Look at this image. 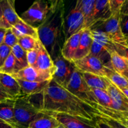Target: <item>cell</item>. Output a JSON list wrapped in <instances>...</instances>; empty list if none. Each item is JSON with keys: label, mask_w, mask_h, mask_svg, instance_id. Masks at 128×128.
<instances>
[{"label": "cell", "mask_w": 128, "mask_h": 128, "mask_svg": "<svg viewBox=\"0 0 128 128\" xmlns=\"http://www.w3.org/2000/svg\"><path fill=\"white\" fill-rule=\"evenodd\" d=\"M40 95L39 110L44 113H64L95 122L99 111L56 84L51 80Z\"/></svg>", "instance_id": "1"}, {"label": "cell", "mask_w": 128, "mask_h": 128, "mask_svg": "<svg viewBox=\"0 0 128 128\" xmlns=\"http://www.w3.org/2000/svg\"><path fill=\"white\" fill-rule=\"evenodd\" d=\"M64 12L63 1H50V11L46 18L36 28L39 40L52 61L61 54L65 41L63 32Z\"/></svg>", "instance_id": "2"}, {"label": "cell", "mask_w": 128, "mask_h": 128, "mask_svg": "<svg viewBox=\"0 0 128 128\" xmlns=\"http://www.w3.org/2000/svg\"><path fill=\"white\" fill-rule=\"evenodd\" d=\"M120 12L112 14L110 18L104 22H96L90 29L105 32L116 45L118 53L128 58V36L121 30Z\"/></svg>", "instance_id": "3"}, {"label": "cell", "mask_w": 128, "mask_h": 128, "mask_svg": "<svg viewBox=\"0 0 128 128\" xmlns=\"http://www.w3.org/2000/svg\"><path fill=\"white\" fill-rule=\"evenodd\" d=\"M42 112L31 100V96L21 94L14 98V115L16 128H28Z\"/></svg>", "instance_id": "4"}, {"label": "cell", "mask_w": 128, "mask_h": 128, "mask_svg": "<svg viewBox=\"0 0 128 128\" xmlns=\"http://www.w3.org/2000/svg\"><path fill=\"white\" fill-rule=\"evenodd\" d=\"M65 89L98 111L100 104L98 102L92 90L88 86L83 80L81 72L78 71L76 68Z\"/></svg>", "instance_id": "5"}, {"label": "cell", "mask_w": 128, "mask_h": 128, "mask_svg": "<svg viewBox=\"0 0 128 128\" xmlns=\"http://www.w3.org/2000/svg\"><path fill=\"white\" fill-rule=\"evenodd\" d=\"M50 8V1H36L26 11L21 14L20 18L30 25L35 23L41 24L46 18Z\"/></svg>", "instance_id": "6"}, {"label": "cell", "mask_w": 128, "mask_h": 128, "mask_svg": "<svg viewBox=\"0 0 128 128\" xmlns=\"http://www.w3.org/2000/svg\"><path fill=\"white\" fill-rule=\"evenodd\" d=\"M55 71L52 76V80L61 87L66 88L71 76L75 69L73 62L65 60L60 54L53 61Z\"/></svg>", "instance_id": "7"}, {"label": "cell", "mask_w": 128, "mask_h": 128, "mask_svg": "<svg viewBox=\"0 0 128 128\" xmlns=\"http://www.w3.org/2000/svg\"><path fill=\"white\" fill-rule=\"evenodd\" d=\"M84 30L83 15L76 4L71 9L68 16L64 20L63 32L64 40Z\"/></svg>", "instance_id": "8"}, {"label": "cell", "mask_w": 128, "mask_h": 128, "mask_svg": "<svg viewBox=\"0 0 128 128\" xmlns=\"http://www.w3.org/2000/svg\"><path fill=\"white\" fill-rule=\"evenodd\" d=\"M73 64L76 70L81 73L88 72L104 78L106 76V71L108 67L100 59L91 54L74 61Z\"/></svg>", "instance_id": "9"}, {"label": "cell", "mask_w": 128, "mask_h": 128, "mask_svg": "<svg viewBox=\"0 0 128 128\" xmlns=\"http://www.w3.org/2000/svg\"><path fill=\"white\" fill-rule=\"evenodd\" d=\"M46 114H50L55 118L64 128H98L95 122H91L80 118L64 113Z\"/></svg>", "instance_id": "10"}, {"label": "cell", "mask_w": 128, "mask_h": 128, "mask_svg": "<svg viewBox=\"0 0 128 128\" xmlns=\"http://www.w3.org/2000/svg\"><path fill=\"white\" fill-rule=\"evenodd\" d=\"M11 76L16 80L30 82H41L52 80L51 75L41 72L32 66H27Z\"/></svg>", "instance_id": "11"}, {"label": "cell", "mask_w": 128, "mask_h": 128, "mask_svg": "<svg viewBox=\"0 0 128 128\" xmlns=\"http://www.w3.org/2000/svg\"><path fill=\"white\" fill-rule=\"evenodd\" d=\"M38 55L34 68L40 71L52 76L55 71L54 64L51 56L38 40Z\"/></svg>", "instance_id": "12"}, {"label": "cell", "mask_w": 128, "mask_h": 128, "mask_svg": "<svg viewBox=\"0 0 128 128\" xmlns=\"http://www.w3.org/2000/svg\"><path fill=\"white\" fill-rule=\"evenodd\" d=\"M15 1L13 0H2V15L5 29L11 28L20 20V16L15 10Z\"/></svg>", "instance_id": "13"}, {"label": "cell", "mask_w": 128, "mask_h": 128, "mask_svg": "<svg viewBox=\"0 0 128 128\" xmlns=\"http://www.w3.org/2000/svg\"><path fill=\"white\" fill-rule=\"evenodd\" d=\"M92 42L93 38L91 30L84 29L82 30L80 37L78 48L74 58L73 62L81 60L90 54Z\"/></svg>", "instance_id": "14"}, {"label": "cell", "mask_w": 128, "mask_h": 128, "mask_svg": "<svg viewBox=\"0 0 128 128\" xmlns=\"http://www.w3.org/2000/svg\"><path fill=\"white\" fill-rule=\"evenodd\" d=\"M107 92L111 98L113 109L123 112H128V98L116 86L110 82Z\"/></svg>", "instance_id": "15"}, {"label": "cell", "mask_w": 128, "mask_h": 128, "mask_svg": "<svg viewBox=\"0 0 128 128\" xmlns=\"http://www.w3.org/2000/svg\"><path fill=\"white\" fill-rule=\"evenodd\" d=\"M82 31L72 35L64 41L61 51V54L65 60L73 62L74 58L78 48L80 37Z\"/></svg>", "instance_id": "16"}, {"label": "cell", "mask_w": 128, "mask_h": 128, "mask_svg": "<svg viewBox=\"0 0 128 128\" xmlns=\"http://www.w3.org/2000/svg\"><path fill=\"white\" fill-rule=\"evenodd\" d=\"M96 0H78L76 4L82 12L84 20V29H90L94 23V6Z\"/></svg>", "instance_id": "17"}, {"label": "cell", "mask_w": 128, "mask_h": 128, "mask_svg": "<svg viewBox=\"0 0 128 128\" xmlns=\"http://www.w3.org/2000/svg\"><path fill=\"white\" fill-rule=\"evenodd\" d=\"M0 86L13 98L22 94L18 81L10 74L0 72Z\"/></svg>", "instance_id": "18"}, {"label": "cell", "mask_w": 128, "mask_h": 128, "mask_svg": "<svg viewBox=\"0 0 128 128\" xmlns=\"http://www.w3.org/2000/svg\"><path fill=\"white\" fill-rule=\"evenodd\" d=\"M21 88V93L26 96H34L41 93L48 84L50 81L41 82H30L16 80Z\"/></svg>", "instance_id": "19"}, {"label": "cell", "mask_w": 128, "mask_h": 128, "mask_svg": "<svg viewBox=\"0 0 128 128\" xmlns=\"http://www.w3.org/2000/svg\"><path fill=\"white\" fill-rule=\"evenodd\" d=\"M111 67L115 72L128 78V59L127 57L120 54L117 51L110 54Z\"/></svg>", "instance_id": "20"}, {"label": "cell", "mask_w": 128, "mask_h": 128, "mask_svg": "<svg viewBox=\"0 0 128 128\" xmlns=\"http://www.w3.org/2000/svg\"><path fill=\"white\" fill-rule=\"evenodd\" d=\"M109 1L110 0H106V1L96 0L95 1L94 24L96 22H104L111 16L112 13L110 10Z\"/></svg>", "instance_id": "21"}, {"label": "cell", "mask_w": 128, "mask_h": 128, "mask_svg": "<svg viewBox=\"0 0 128 128\" xmlns=\"http://www.w3.org/2000/svg\"><path fill=\"white\" fill-rule=\"evenodd\" d=\"M81 74L83 80L91 89H98L107 91L108 88L110 84V81L107 78L103 76H98L88 72H83Z\"/></svg>", "instance_id": "22"}, {"label": "cell", "mask_w": 128, "mask_h": 128, "mask_svg": "<svg viewBox=\"0 0 128 128\" xmlns=\"http://www.w3.org/2000/svg\"><path fill=\"white\" fill-rule=\"evenodd\" d=\"M14 98L0 102V120L16 128L14 115Z\"/></svg>", "instance_id": "23"}, {"label": "cell", "mask_w": 128, "mask_h": 128, "mask_svg": "<svg viewBox=\"0 0 128 128\" xmlns=\"http://www.w3.org/2000/svg\"><path fill=\"white\" fill-rule=\"evenodd\" d=\"M61 126L55 118L50 114L42 112L30 123L28 128H56Z\"/></svg>", "instance_id": "24"}, {"label": "cell", "mask_w": 128, "mask_h": 128, "mask_svg": "<svg viewBox=\"0 0 128 128\" xmlns=\"http://www.w3.org/2000/svg\"><path fill=\"white\" fill-rule=\"evenodd\" d=\"M91 31L92 32L94 41L104 48L108 52L110 55L114 51L118 52V49L116 45L113 43V42L105 32L100 31H94V30H91Z\"/></svg>", "instance_id": "25"}, {"label": "cell", "mask_w": 128, "mask_h": 128, "mask_svg": "<svg viewBox=\"0 0 128 128\" xmlns=\"http://www.w3.org/2000/svg\"><path fill=\"white\" fill-rule=\"evenodd\" d=\"M105 78L120 90L124 88H128V79L127 78L115 72L112 69L107 68Z\"/></svg>", "instance_id": "26"}, {"label": "cell", "mask_w": 128, "mask_h": 128, "mask_svg": "<svg viewBox=\"0 0 128 128\" xmlns=\"http://www.w3.org/2000/svg\"><path fill=\"white\" fill-rule=\"evenodd\" d=\"M11 52L13 54L16 61L17 72L22 69L28 66L26 58V51L22 50L18 44L11 48Z\"/></svg>", "instance_id": "27"}, {"label": "cell", "mask_w": 128, "mask_h": 128, "mask_svg": "<svg viewBox=\"0 0 128 128\" xmlns=\"http://www.w3.org/2000/svg\"><path fill=\"white\" fill-rule=\"evenodd\" d=\"M90 54L100 59L106 66L111 68L110 64V55L104 48L93 40ZM112 69V68H111Z\"/></svg>", "instance_id": "28"}, {"label": "cell", "mask_w": 128, "mask_h": 128, "mask_svg": "<svg viewBox=\"0 0 128 128\" xmlns=\"http://www.w3.org/2000/svg\"><path fill=\"white\" fill-rule=\"evenodd\" d=\"M13 27L20 31L22 36H29L35 39H38L37 28L26 23L21 18Z\"/></svg>", "instance_id": "29"}, {"label": "cell", "mask_w": 128, "mask_h": 128, "mask_svg": "<svg viewBox=\"0 0 128 128\" xmlns=\"http://www.w3.org/2000/svg\"><path fill=\"white\" fill-rule=\"evenodd\" d=\"M91 90L100 106L105 108L113 109L112 101L107 91L98 90V89H91Z\"/></svg>", "instance_id": "30"}, {"label": "cell", "mask_w": 128, "mask_h": 128, "mask_svg": "<svg viewBox=\"0 0 128 128\" xmlns=\"http://www.w3.org/2000/svg\"><path fill=\"white\" fill-rule=\"evenodd\" d=\"M0 72L10 75H12L17 72L16 61L12 52L10 54L3 65L0 68Z\"/></svg>", "instance_id": "31"}, {"label": "cell", "mask_w": 128, "mask_h": 128, "mask_svg": "<svg viewBox=\"0 0 128 128\" xmlns=\"http://www.w3.org/2000/svg\"><path fill=\"white\" fill-rule=\"evenodd\" d=\"M38 39H35L31 36H22L18 39V44L20 47L28 52L33 50L37 46Z\"/></svg>", "instance_id": "32"}, {"label": "cell", "mask_w": 128, "mask_h": 128, "mask_svg": "<svg viewBox=\"0 0 128 128\" xmlns=\"http://www.w3.org/2000/svg\"><path fill=\"white\" fill-rule=\"evenodd\" d=\"M18 43V39L14 35L11 28L7 29L5 32L3 44L12 48Z\"/></svg>", "instance_id": "33"}, {"label": "cell", "mask_w": 128, "mask_h": 128, "mask_svg": "<svg viewBox=\"0 0 128 128\" xmlns=\"http://www.w3.org/2000/svg\"><path fill=\"white\" fill-rule=\"evenodd\" d=\"M38 40L37 46L34 49H33V50L26 52V58H27V62L28 66L34 67V66L35 65L36 60H37L38 55Z\"/></svg>", "instance_id": "34"}, {"label": "cell", "mask_w": 128, "mask_h": 128, "mask_svg": "<svg viewBox=\"0 0 128 128\" xmlns=\"http://www.w3.org/2000/svg\"><path fill=\"white\" fill-rule=\"evenodd\" d=\"M11 52V48L2 44L0 46V68L3 65L4 62L8 58Z\"/></svg>", "instance_id": "35"}, {"label": "cell", "mask_w": 128, "mask_h": 128, "mask_svg": "<svg viewBox=\"0 0 128 128\" xmlns=\"http://www.w3.org/2000/svg\"><path fill=\"white\" fill-rule=\"evenodd\" d=\"M126 0L121 1V0H110L109 3H110V10H111V13L114 14L116 12H120L122 6L124 4Z\"/></svg>", "instance_id": "36"}, {"label": "cell", "mask_w": 128, "mask_h": 128, "mask_svg": "<svg viewBox=\"0 0 128 128\" xmlns=\"http://www.w3.org/2000/svg\"><path fill=\"white\" fill-rule=\"evenodd\" d=\"M99 118L101 119L102 121H103L105 123L107 124L111 128H128V126H126L119 121H115V120H111V119L101 118Z\"/></svg>", "instance_id": "37"}, {"label": "cell", "mask_w": 128, "mask_h": 128, "mask_svg": "<svg viewBox=\"0 0 128 128\" xmlns=\"http://www.w3.org/2000/svg\"><path fill=\"white\" fill-rule=\"evenodd\" d=\"M11 99H14L10 95L8 94L4 91L2 89V88L0 86V102L2 101H6L7 100H11Z\"/></svg>", "instance_id": "38"}, {"label": "cell", "mask_w": 128, "mask_h": 128, "mask_svg": "<svg viewBox=\"0 0 128 128\" xmlns=\"http://www.w3.org/2000/svg\"><path fill=\"white\" fill-rule=\"evenodd\" d=\"M95 123H96L98 128H111L107 124L105 123L103 121H102L101 119L99 118H98L96 121H95Z\"/></svg>", "instance_id": "39"}, {"label": "cell", "mask_w": 128, "mask_h": 128, "mask_svg": "<svg viewBox=\"0 0 128 128\" xmlns=\"http://www.w3.org/2000/svg\"><path fill=\"white\" fill-rule=\"evenodd\" d=\"M6 29L0 28V46L3 44L5 32H6Z\"/></svg>", "instance_id": "40"}, {"label": "cell", "mask_w": 128, "mask_h": 128, "mask_svg": "<svg viewBox=\"0 0 128 128\" xmlns=\"http://www.w3.org/2000/svg\"><path fill=\"white\" fill-rule=\"evenodd\" d=\"M2 0H0V28H4V24L3 20H2V8H1V5H2Z\"/></svg>", "instance_id": "41"}, {"label": "cell", "mask_w": 128, "mask_h": 128, "mask_svg": "<svg viewBox=\"0 0 128 128\" xmlns=\"http://www.w3.org/2000/svg\"><path fill=\"white\" fill-rule=\"evenodd\" d=\"M0 128H16L14 126H11L10 124L4 122L2 120H0Z\"/></svg>", "instance_id": "42"}, {"label": "cell", "mask_w": 128, "mask_h": 128, "mask_svg": "<svg viewBox=\"0 0 128 128\" xmlns=\"http://www.w3.org/2000/svg\"><path fill=\"white\" fill-rule=\"evenodd\" d=\"M120 91L127 98H128V88H124L121 89V90H120Z\"/></svg>", "instance_id": "43"}, {"label": "cell", "mask_w": 128, "mask_h": 128, "mask_svg": "<svg viewBox=\"0 0 128 128\" xmlns=\"http://www.w3.org/2000/svg\"><path fill=\"white\" fill-rule=\"evenodd\" d=\"M64 128L63 126H61H61H59V127H58V128Z\"/></svg>", "instance_id": "44"}]
</instances>
